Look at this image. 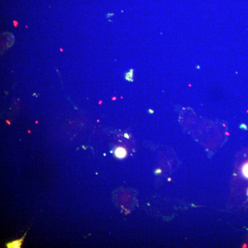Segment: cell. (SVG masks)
I'll return each instance as SVG.
<instances>
[{
    "label": "cell",
    "instance_id": "6da1fadb",
    "mask_svg": "<svg viewBox=\"0 0 248 248\" xmlns=\"http://www.w3.org/2000/svg\"><path fill=\"white\" fill-rule=\"evenodd\" d=\"M27 232H26L24 233V235L23 237H22L21 239H19L15 240L13 241L10 242L8 243H6V247L7 248H21L23 242L24 241V239L26 237V234H27Z\"/></svg>",
    "mask_w": 248,
    "mask_h": 248
},
{
    "label": "cell",
    "instance_id": "7a4b0ae2",
    "mask_svg": "<svg viewBox=\"0 0 248 248\" xmlns=\"http://www.w3.org/2000/svg\"><path fill=\"white\" fill-rule=\"evenodd\" d=\"M115 155L119 158H123L126 156L127 152L124 148H118L115 151Z\"/></svg>",
    "mask_w": 248,
    "mask_h": 248
},
{
    "label": "cell",
    "instance_id": "3957f363",
    "mask_svg": "<svg viewBox=\"0 0 248 248\" xmlns=\"http://www.w3.org/2000/svg\"><path fill=\"white\" fill-rule=\"evenodd\" d=\"M133 70L131 69L129 71L126 73L125 75V79L129 81H133Z\"/></svg>",
    "mask_w": 248,
    "mask_h": 248
},
{
    "label": "cell",
    "instance_id": "277c9868",
    "mask_svg": "<svg viewBox=\"0 0 248 248\" xmlns=\"http://www.w3.org/2000/svg\"><path fill=\"white\" fill-rule=\"evenodd\" d=\"M243 173L246 178H248V162L246 163L243 167Z\"/></svg>",
    "mask_w": 248,
    "mask_h": 248
},
{
    "label": "cell",
    "instance_id": "5b68a950",
    "mask_svg": "<svg viewBox=\"0 0 248 248\" xmlns=\"http://www.w3.org/2000/svg\"><path fill=\"white\" fill-rule=\"evenodd\" d=\"M113 15H114V13H108V14L106 15V18L109 19V18H110V17H112Z\"/></svg>",
    "mask_w": 248,
    "mask_h": 248
}]
</instances>
